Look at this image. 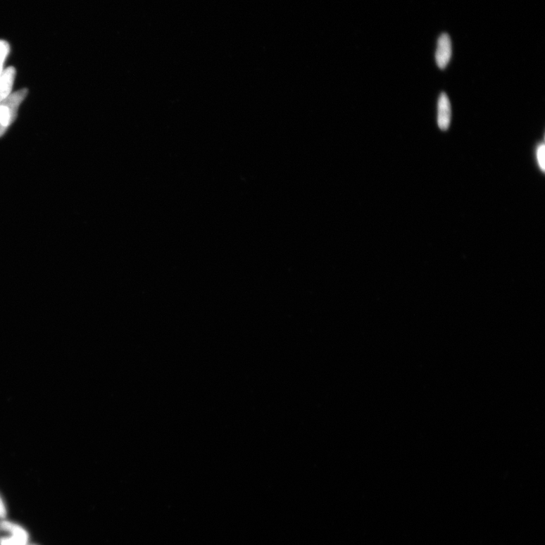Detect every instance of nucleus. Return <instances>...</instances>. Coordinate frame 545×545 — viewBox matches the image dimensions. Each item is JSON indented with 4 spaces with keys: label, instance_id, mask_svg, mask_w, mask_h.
<instances>
[{
    "label": "nucleus",
    "instance_id": "f257e3e1",
    "mask_svg": "<svg viewBox=\"0 0 545 545\" xmlns=\"http://www.w3.org/2000/svg\"><path fill=\"white\" fill-rule=\"evenodd\" d=\"M27 89H23L8 96L0 103V137H2L8 127L15 120L20 105L27 95Z\"/></svg>",
    "mask_w": 545,
    "mask_h": 545
},
{
    "label": "nucleus",
    "instance_id": "f03ea898",
    "mask_svg": "<svg viewBox=\"0 0 545 545\" xmlns=\"http://www.w3.org/2000/svg\"><path fill=\"white\" fill-rule=\"evenodd\" d=\"M452 56V44L450 36L444 33L438 39L436 51V62L439 69L444 70L449 65Z\"/></svg>",
    "mask_w": 545,
    "mask_h": 545
},
{
    "label": "nucleus",
    "instance_id": "7ed1b4c3",
    "mask_svg": "<svg viewBox=\"0 0 545 545\" xmlns=\"http://www.w3.org/2000/svg\"><path fill=\"white\" fill-rule=\"evenodd\" d=\"M451 120V106L449 97L446 93H441L437 104V123L439 129L446 131L449 129Z\"/></svg>",
    "mask_w": 545,
    "mask_h": 545
},
{
    "label": "nucleus",
    "instance_id": "20e7f679",
    "mask_svg": "<svg viewBox=\"0 0 545 545\" xmlns=\"http://www.w3.org/2000/svg\"><path fill=\"white\" fill-rule=\"evenodd\" d=\"M15 75L14 67H8L0 74V103L12 94Z\"/></svg>",
    "mask_w": 545,
    "mask_h": 545
},
{
    "label": "nucleus",
    "instance_id": "39448f33",
    "mask_svg": "<svg viewBox=\"0 0 545 545\" xmlns=\"http://www.w3.org/2000/svg\"><path fill=\"white\" fill-rule=\"evenodd\" d=\"M0 528H1V530L4 531L11 534V537L24 542L26 544H27L28 534L25 529L18 526V525L8 521H3L1 523H0Z\"/></svg>",
    "mask_w": 545,
    "mask_h": 545
},
{
    "label": "nucleus",
    "instance_id": "423d86ee",
    "mask_svg": "<svg viewBox=\"0 0 545 545\" xmlns=\"http://www.w3.org/2000/svg\"><path fill=\"white\" fill-rule=\"evenodd\" d=\"M10 52L9 44L5 40H0V74L4 70V64Z\"/></svg>",
    "mask_w": 545,
    "mask_h": 545
},
{
    "label": "nucleus",
    "instance_id": "0eeeda50",
    "mask_svg": "<svg viewBox=\"0 0 545 545\" xmlns=\"http://www.w3.org/2000/svg\"><path fill=\"white\" fill-rule=\"evenodd\" d=\"M537 158L538 161L539 166L542 171V173H544L545 170V146L544 144H540L537 150Z\"/></svg>",
    "mask_w": 545,
    "mask_h": 545
},
{
    "label": "nucleus",
    "instance_id": "6e6552de",
    "mask_svg": "<svg viewBox=\"0 0 545 545\" xmlns=\"http://www.w3.org/2000/svg\"><path fill=\"white\" fill-rule=\"evenodd\" d=\"M0 545H27V544L11 537L8 538H4L1 540H0Z\"/></svg>",
    "mask_w": 545,
    "mask_h": 545
},
{
    "label": "nucleus",
    "instance_id": "1a4fd4ad",
    "mask_svg": "<svg viewBox=\"0 0 545 545\" xmlns=\"http://www.w3.org/2000/svg\"><path fill=\"white\" fill-rule=\"evenodd\" d=\"M6 515V508L1 497H0V518H4Z\"/></svg>",
    "mask_w": 545,
    "mask_h": 545
}]
</instances>
